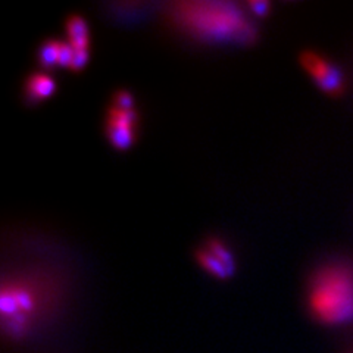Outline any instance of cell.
Returning <instances> with one entry per match:
<instances>
[{
  "label": "cell",
  "instance_id": "obj_1",
  "mask_svg": "<svg viewBox=\"0 0 353 353\" xmlns=\"http://www.w3.org/2000/svg\"><path fill=\"white\" fill-rule=\"evenodd\" d=\"M170 14L183 30L206 40L245 44L258 34L248 15L231 2H181Z\"/></svg>",
  "mask_w": 353,
  "mask_h": 353
},
{
  "label": "cell",
  "instance_id": "obj_2",
  "mask_svg": "<svg viewBox=\"0 0 353 353\" xmlns=\"http://www.w3.org/2000/svg\"><path fill=\"white\" fill-rule=\"evenodd\" d=\"M309 311L319 323L340 325L353 321V270L343 263L319 268L307 287Z\"/></svg>",
  "mask_w": 353,
  "mask_h": 353
},
{
  "label": "cell",
  "instance_id": "obj_3",
  "mask_svg": "<svg viewBox=\"0 0 353 353\" xmlns=\"http://www.w3.org/2000/svg\"><path fill=\"white\" fill-rule=\"evenodd\" d=\"M299 62L314 83L330 96H339L343 92L345 79L339 66L314 50H303Z\"/></svg>",
  "mask_w": 353,
  "mask_h": 353
},
{
  "label": "cell",
  "instance_id": "obj_4",
  "mask_svg": "<svg viewBox=\"0 0 353 353\" xmlns=\"http://www.w3.org/2000/svg\"><path fill=\"white\" fill-rule=\"evenodd\" d=\"M139 114L136 109L124 110L110 105L105 121V136L118 150L128 149L136 140Z\"/></svg>",
  "mask_w": 353,
  "mask_h": 353
},
{
  "label": "cell",
  "instance_id": "obj_5",
  "mask_svg": "<svg viewBox=\"0 0 353 353\" xmlns=\"http://www.w3.org/2000/svg\"><path fill=\"white\" fill-rule=\"evenodd\" d=\"M54 88H57V81L52 79L49 72H31L24 81V103L27 106L37 105L43 99L49 97L54 92Z\"/></svg>",
  "mask_w": 353,
  "mask_h": 353
},
{
  "label": "cell",
  "instance_id": "obj_6",
  "mask_svg": "<svg viewBox=\"0 0 353 353\" xmlns=\"http://www.w3.org/2000/svg\"><path fill=\"white\" fill-rule=\"evenodd\" d=\"M65 31L74 50L88 49V44H90V32H88L87 21L80 14L68 15V18L65 21Z\"/></svg>",
  "mask_w": 353,
  "mask_h": 353
},
{
  "label": "cell",
  "instance_id": "obj_7",
  "mask_svg": "<svg viewBox=\"0 0 353 353\" xmlns=\"http://www.w3.org/2000/svg\"><path fill=\"white\" fill-rule=\"evenodd\" d=\"M62 40L49 37L43 40L37 48V62L43 68V71H53L57 66H59V49H61Z\"/></svg>",
  "mask_w": 353,
  "mask_h": 353
},
{
  "label": "cell",
  "instance_id": "obj_8",
  "mask_svg": "<svg viewBox=\"0 0 353 353\" xmlns=\"http://www.w3.org/2000/svg\"><path fill=\"white\" fill-rule=\"evenodd\" d=\"M194 259H196V262L201 265V267L206 271V272H209L211 275H214L215 279H219V280H225V279H228V277H231V274L228 270H227V267L225 265L221 262L219 259H216L211 252L209 250H206L203 246L202 248H197L196 250H194Z\"/></svg>",
  "mask_w": 353,
  "mask_h": 353
},
{
  "label": "cell",
  "instance_id": "obj_9",
  "mask_svg": "<svg viewBox=\"0 0 353 353\" xmlns=\"http://www.w3.org/2000/svg\"><path fill=\"white\" fill-rule=\"evenodd\" d=\"M203 248L211 252L216 259L223 262L231 274H234V271H236L234 256H233V253H231V250L228 249V246L225 245L223 240L215 237V236H211L203 241Z\"/></svg>",
  "mask_w": 353,
  "mask_h": 353
},
{
  "label": "cell",
  "instance_id": "obj_10",
  "mask_svg": "<svg viewBox=\"0 0 353 353\" xmlns=\"http://www.w3.org/2000/svg\"><path fill=\"white\" fill-rule=\"evenodd\" d=\"M115 108L124 109V110H130L134 109V99H132V94L128 90H117L112 96V103H110Z\"/></svg>",
  "mask_w": 353,
  "mask_h": 353
},
{
  "label": "cell",
  "instance_id": "obj_11",
  "mask_svg": "<svg viewBox=\"0 0 353 353\" xmlns=\"http://www.w3.org/2000/svg\"><path fill=\"white\" fill-rule=\"evenodd\" d=\"M74 48L70 44V41H63L61 43V49H59V66L61 68H68L71 66L72 58H74Z\"/></svg>",
  "mask_w": 353,
  "mask_h": 353
},
{
  "label": "cell",
  "instance_id": "obj_12",
  "mask_svg": "<svg viewBox=\"0 0 353 353\" xmlns=\"http://www.w3.org/2000/svg\"><path fill=\"white\" fill-rule=\"evenodd\" d=\"M88 59H90V53H88V49H84V50H75L74 53V58H72V62H71V66L70 70L74 71V72H79L81 71L84 66L87 65Z\"/></svg>",
  "mask_w": 353,
  "mask_h": 353
},
{
  "label": "cell",
  "instance_id": "obj_13",
  "mask_svg": "<svg viewBox=\"0 0 353 353\" xmlns=\"http://www.w3.org/2000/svg\"><path fill=\"white\" fill-rule=\"evenodd\" d=\"M248 6L250 9V12L256 14L259 17H263L268 14V9L271 8V3L267 2V0H249Z\"/></svg>",
  "mask_w": 353,
  "mask_h": 353
}]
</instances>
